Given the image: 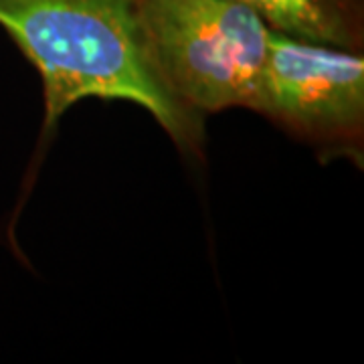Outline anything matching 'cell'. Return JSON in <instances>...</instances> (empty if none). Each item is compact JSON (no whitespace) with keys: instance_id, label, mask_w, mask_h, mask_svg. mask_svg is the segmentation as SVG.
I'll use <instances>...</instances> for the list:
<instances>
[{"instance_id":"cell-1","label":"cell","mask_w":364,"mask_h":364,"mask_svg":"<svg viewBox=\"0 0 364 364\" xmlns=\"http://www.w3.org/2000/svg\"><path fill=\"white\" fill-rule=\"evenodd\" d=\"M138 6L140 0H0V26L39 71L45 95L23 200L59 119L79 100L142 105L181 152L205 154V116L176 100L150 65Z\"/></svg>"},{"instance_id":"cell-2","label":"cell","mask_w":364,"mask_h":364,"mask_svg":"<svg viewBox=\"0 0 364 364\" xmlns=\"http://www.w3.org/2000/svg\"><path fill=\"white\" fill-rule=\"evenodd\" d=\"M144 49L166 90L198 114L247 107L269 28L239 0H140Z\"/></svg>"},{"instance_id":"cell-3","label":"cell","mask_w":364,"mask_h":364,"mask_svg":"<svg viewBox=\"0 0 364 364\" xmlns=\"http://www.w3.org/2000/svg\"><path fill=\"white\" fill-rule=\"evenodd\" d=\"M247 109L308 142L322 156L363 162V53L296 39L269 28L267 51Z\"/></svg>"},{"instance_id":"cell-4","label":"cell","mask_w":364,"mask_h":364,"mask_svg":"<svg viewBox=\"0 0 364 364\" xmlns=\"http://www.w3.org/2000/svg\"><path fill=\"white\" fill-rule=\"evenodd\" d=\"M284 35L360 53L364 0H239Z\"/></svg>"}]
</instances>
